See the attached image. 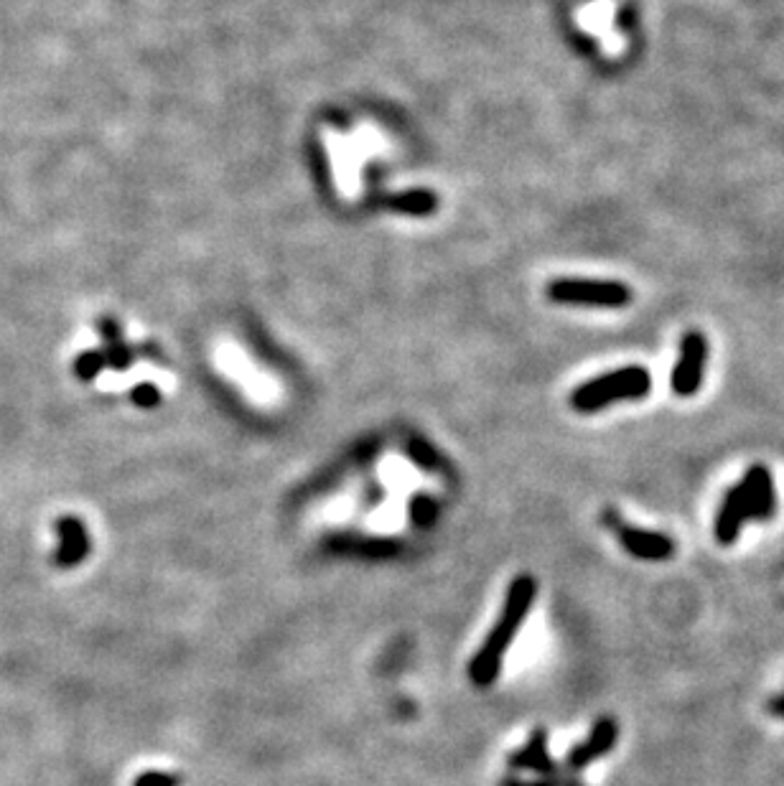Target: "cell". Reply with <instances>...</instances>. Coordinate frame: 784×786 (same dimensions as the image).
I'll return each instance as SVG.
<instances>
[{
	"label": "cell",
	"mask_w": 784,
	"mask_h": 786,
	"mask_svg": "<svg viewBox=\"0 0 784 786\" xmlns=\"http://www.w3.org/2000/svg\"><path fill=\"white\" fill-rule=\"evenodd\" d=\"M535 596H538V583H535L532 575H517L510 583L497 624L489 631L482 649L476 652V657L469 664V677L476 687H489L497 682L499 672H502L504 654H507L510 644L515 642V636L520 634V626L525 624L532 603H535Z\"/></svg>",
	"instance_id": "cell-1"
},
{
	"label": "cell",
	"mask_w": 784,
	"mask_h": 786,
	"mask_svg": "<svg viewBox=\"0 0 784 786\" xmlns=\"http://www.w3.org/2000/svg\"><path fill=\"white\" fill-rule=\"evenodd\" d=\"M652 377L644 367H622L596 380L583 382L571 395V407L578 413H599L622 400H642L650 395Z\"/></svg>",
	"instance_id": "cell-2"
},
{
	"label": "cell",
	"mask_w": 784,
	"mask_h": 786,
	"mask_svg": "<svg viewBox=\"0 0 784 786\" xmlns=\"http://www.w3.org/2000/svg\"><path fill=\"white\" fill-rule=\"evenodd\" d=\"M548 298L563 306L627 308L632 303V290L619 280L558 278L548 285Z\"/></svg>",
	"instance_id": "cell-3"
},
{
	"label": "cell",
	"mask_w": 784,
	"mask_h": 786,
	"mask_svg": "<svg viewBox=\"0 0 784 786\" xmlns=\"http://www.w3.org/2000/svg\"><path fill=\"white\" fill-rule=\"evenodd\" d=\"M601 519H604V524L611 532H616L622 547L632 558L647 560V563H660V560H670L672 555H675V542L667 535H662V532L639 530L634 524L622 522L619 512H614V509H606Z\"/></svg>",
	"instance_id": "cell-4"
},
{
	"label": "cell",
	"mask_w": 784,
	"mask_h": 786,
	"mask_svg": "<svg viewBox=\"0 0 784 786\" xmlns=\"http://www.w3.org/2000/svg\"><path fill=\"white\" fill-rule=\"evenodd\" d=\"M708 362V339L700 331H688L680 341L678 364L670 374V387L678 397H693L703 385Z\"/></svg>",
	"instance_id": "cell-5"
},
{
	"label": "cell",
	"mask_w": 784,
	"mask_h": 786,
	"mask_svg": "<svg viewBox=\"0 0 784 786\" xmlns=\"http://www.w3.org/2000/svg\"><path fill=\"white\" fill-rule=\"evenodd\" d=\"M736 486L741 491L749 519L764 522V519L774 517V512H777V494H774V479L767 466H762V463L751 466Z\"/></svg>",
	"instance_id": "cell-6"
},
{
	"label": "cell",
	"mask_w": 784,
	"mask_h": 786,
	"mask_svg": "<svg viewBox=\"0 0 784 786\" xmlns=\"http://www.w3.org/2000/svg\"><path fill=\"white\" fill-rule=\"evenodd\" d=\"M616 741H619V723H616L614 718H609V715H604V718L596 720L586 741L576 743V746L568 751L566 769L578 774V771H583L586 766L594 764V761L604 759L606 753L616 746Z\"/></svg>",
	"instance_id": "cell-7"
},
{
	"label": "cell",
	"mask_w": 784,
	"mask_h": 786,
	"mask_svg": "<svg viewBox=\"0 0 784 786\" xmlns=\"http://www.w3.org/2000/svg\"><path fill=\"white\" fill-rule=\"evenodd\" d=\"M56 537H59V547H56L59 568H74L90 555V535L77 517L56 519Z\"/></svg>",
	"instance_id": "cell-8"
},
{
	"label": "cell",
	"mask_w": 784,
	"mask_h": 786,
	"mask_svg": "<svg viewBox=\"0 0 784 786\" xmlns=\"http://www.w3.org/2000/svg\"><path fill=\"white\" fill-rule=\"evenodd\" d=\"M507 766H510L512 771H535L540 779H543L548 771H553L555 761L550 759L548 753V733H545V728H535L532 736L527 738L525 746L517 748L510 759H507Z\"/></svg>",
	"instance_id": "cell-9"
},
{
	"label": "cell",
	"mask_w": 784,
	"mask_h": 786,
	"mask_svg": "<svg viewBox=\"0 0 784 786\" xmlns=\"http://www.w3.org/2000/svg\"><path fill=\"white\" fill-rule=\"evenodd\" d=\"M744 522H749V514H746L744 499H741L739 486H731L723 497L721 512H718L716 519V540L721 545H731L736 542V537L741 535V527Z\"/></svg>",
	"instance_id": "cell-10"
},
{
	"label": "cell",
	"mask_w": 784,
	"mask_h": 786,
	"mask_svg": "<svg viewBox=\"0 0 784 786\" xmlns=\"http://www.w3.org/2000/svg\"><path fill=\"white\" fill-rule=\"evenodd\" d=\"M410 519H413L418 527H428V524L436 519V502L428 497H415L410 502Z\"/></svg>",
	"instance_id": "cell-11"
},
{
	"label": "cell",
	"mask_w": 784,
	"mask_h": 786,
	"mask_svg": "<svg viewBox=\"0 0 784 786\" xmlns=\"http://www.w3.org/2000/svg\"><path fill=\"white\" fill-rule=\"evenodd\" d=\"M543 781H548L550 786H586L581 779H578L576 771L566 769V766H553V771L543 776Z\"/></svg>",
	"instance_id": "cell-12"
},
{
	"label": "cell",
	"mask_w": 784,
	"mask_h": 786,
	"mask_svg": "<svg viewBox=\"0 0 784 786\" xmlns=\"http://www.w3.org/2000/svg\"><path fill=\"white\" fill-rule=\"evenodd\" d=\"M176 784H179L176 776L163 774V771H148V774H140L133 786H176Z\"/></svg>",
	"instance_id": "cell-13"
},
{
	"label": "cell",
	"mask_w": 784,
	"mask_h": 786,
	"mask_svg": "<svg viewBox=\"0 0 784 786\" xmlns=\"http://www.w3.org/2000/svg\"><path fill=\"white\" fill-rule=\"evenodd\" d=\"M499 786H550L548 781H543V779H538V781H525V779H520V776H504L502 781H499Z\"/></svg>",
	"instance_id": "cell-14"
},
{
	"label": "cell",
	"mask_w": 784,
	"mask_h": 786,
	"mask_svg": "<svg viewBox=\"0 0 784 786\" xmlns=\"http://www.w3.org/2000/svg\"><path fill=\"white\" fill-rule=\"evenodd\" d=\"M767 710L774 715V718H782L784 720V692H779V695H774L772 700H769Z\"/></svg>",
	"instance_id": "cell-15"
}]
</instances>
